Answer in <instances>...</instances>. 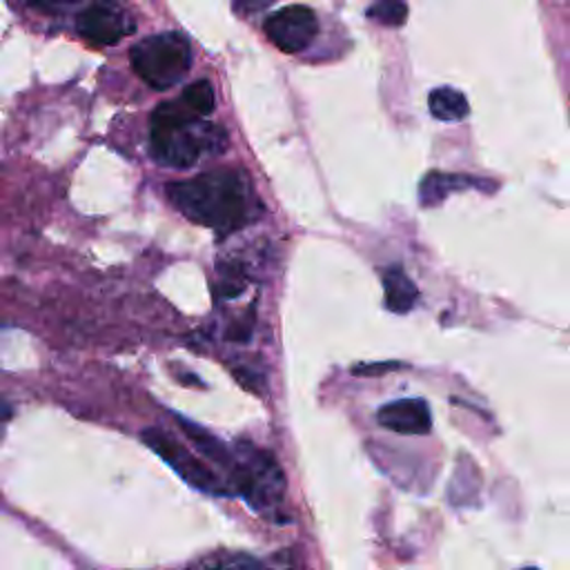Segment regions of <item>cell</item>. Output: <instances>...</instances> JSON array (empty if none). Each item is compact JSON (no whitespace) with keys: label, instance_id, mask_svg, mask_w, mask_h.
Segmentation results:
<instances>
[{"label":"cell","instance_id":"1","mask_svg":"<svg viewBox=\"0 0 570 570\" xmlns=\"http://www.w3.org/2000/svg\"><path fill=\"white\" fill-rule=\"evenodd\" d=\"M168 196L185 219L221 235L246 228L259 212L252 183L237 170H214L172 183Z\"/></svg>","mask_w":570,"mask_h":570},{"label":"cell","instance_id":"2","mask_svg":"<svg viewBox=\"0 0 570 570\" xmlns=\"http://www.w3.org/2000/svg\"><path fill=\"white\" fill-rule=\"evenodd\" d=\"M150 148L157 163L174 170L194 168L205 157H219L228 148L221 125L194 114L181 99L161 103L152 114Z\"/></svg>","mask_w":570,"mask_h":570},{"label":"cell","instance_id":"3","mask_svg":"<svg viewBox=\"0 0 570 570\" xmlns=\"http://www.w3.org/2000/svg\"><path fill=\"white\" fill-rule=\"evenodd\" d=\"M129 60L142 83L166 92L185 79L192 65V52L183 36L166 32L138 41L129 52Z\"/></svg>","mask_w":570,"mask_h":570},{"label":"cell","instance_id":"4","mask_svg":"<svg viewBox=\"0 0 570 570\" xmlns=\"http://www.w3.org/2000/svg\"><path fill=\"white\" fill-rule=\"evenodd\" d=\"M230 492L243 494L248 504L259 513H270L283 502L285 477L270 453L256 451L252 444H243L232 457Z\"/></svg>","mask_w":570,"mask_h":570},{"label":"cell","instance_id":"5","mask_svg":"<svg viewBox=\"0 0 570 570\" xmlns=\"http://www.w3.org/2000/svg\"><path fill=\"white\" fill-rule=\"evenodd\" d=\"M142 440H146V444L161 459H166L190 486H194L203 492H212V494H226L219 477L214 475L205 464H201L185 446H181L179 442L168 437L163 431H146L142 433Z\"/></svg>","mask_w":570,"mask_h":570},{"label":"cell","instance_id":"6","mask_svg":"<svg viewBox=\"0 0 570 570\" xmlns=\"http://www.w3.org/2000/svg\"><path fill=\"white\" fill-rule=\"evenodd\" d=\"M319 34V21L306 5H290L265 21V36L285 54H299Z\"/></svg>","mask_w":570,"mask_h":570},{"label":"cell","instance_id":"7","mask_svg":"<svg viewBox=\"0 0 570 570\" xmlns=\"http://www.w3.org/2000/svg\"><path fill=\"white\" fill-rule=\"evenodd\" d=\"M79 34L99 47L116 45L127 34L134 32V23L129 14L114 3V0H94L77 19Z\"/></svg>","mask_w":570,"mask_h":570},{"label":"cell","instance_id":"8","mask_svg":"<svg viewBox=\"0 0 570 570\" xmlns=\"http://www.w3.org/2000/svg\"><path fill=\"white\" fill-rule=\"evenodd\" d=\"M379 425L399 435H428L433 428L431 408L423 399H397L379 408Z\"/></svg>","mask_w":570,"mask_h":570},{"label":"cell","instance_id":"9","mask_svg":"<svg viewBox=\"0 0 570 570\" xmlns=\"http://www.w3.org/2000/svg\"><path fill=\"white\" fill-rule=\"evenodd\" d=\"M384 295L386 308L395 315H406L417 306L419 290L412 278L401 267H390L384 274Z\"/></svg>","mask_w":570,"mask_h":570},{"label":"cell","instance_id":"10","mask_svg":"<svg viewBox=\"0 0 570 570\" xmlns=\"http://www.w3.org/2000/svg\"><path fill=\"white\" fill-rule=\"evenodd\" d=\"M428 105H431V114L437 121H446V123L464 121L470 112L468 99L455 88H437L431 94V99H428Z\"/></svg>","mask_w":570,"mask_h":570},{"label":"cell","instance_id":"11","mask_svg":"<svg viewBox=\"0 0 570 570\" xmlns=\"http://www.w3.org/2000/svg\"><path fill=\"white\" fill-rule=\"evenodd\" d=\"M472 181L470 176H457V174H428L421 183L419 196H421V205L423 207H433L437 203H442L446 198L448 192H453L455 187H470Z\"/></svg>","mask_w":570,"mask_h":570},{"label":"cell","instance_id":"12","mask_svg":"<svg viewBox=\"0 0 570 570\" xmlns=\"http://www.w3.org/2000/svg\"><path fill=\"white\" fill-rule=\"evenodd\" d=\"M181 101L198 116H209L217 107V96H214V88L209 81H196L187 86L181 94Z\"/></svg>","mask_w":570,"mask_h":570},{"label":"cell","instance_id":"13","mask_svg":"<svg viewBox=\"0 0 570 570\" xmlns=\"http://www.w3.org/2000/svg\"><path fill=\"white\" fill-rule=\"evenodd\" d=\"M368 16L381 25L399 27L406 23L408 5H406V0H377V3L368 10Z\"/></svg>","mask_w":570,"mask_h":570},{"label":"cell","instance_id":"14","mask_svg":"<svg viewBox=\"0 0 570 570\" xmlns=\"http://www.w3.org/2000/svg\"><path fill=\"white\" fill-rule=\"evenodd\" d=\"M201 566H214V568H237V566H259L256 559L246 557V555H237V557H228V559H217L212 557L207 561H201Z\"/></svg>","mask_w":570,"mask_h":570},{"label":"cell","instance_id":"15","mask_svg":"<svg viewBox=\"0 0 570 570\" xmlns=\"http://www.w3.org/2000/svg\"><path fill=\"white\" fill-rule=\"evenodd\" d=\"M272 0H235V5H237V10H241V12H248V14H256V12H261L265 5H270Z\"/></svg>","mask_w":570,"mask_h":570},{"label":"cell","instance_id":"16","mask_svg":"<svg viewBox=\"0 0 570 570\" xmlns=\"http://www.w3.org/2000/svg\"><path fill=\"white\" fill-rule=\"evenodd\" d=\"M10 417H12V408L3 397H0V435H3V425L10 421Z\"/></svg>","mask_w":570,"mask_h":570},{"label":"cell","instance_id":"17","mask_svg":"<svg viewBox=\"0 0 570 570\" xmlns=\"http://www.w3.org/2000/svg\"><path fill=\"white\" fill-rule=\"evenodd\" d=\"M30 3H36V5H60V3H75V0H30Z\"/></svg>","mask_w":570,"mask_h":570}]
</instances>
